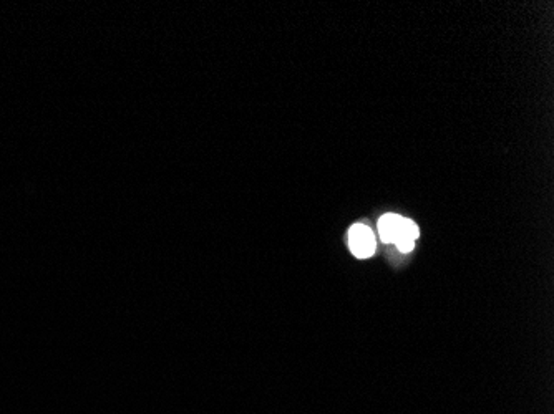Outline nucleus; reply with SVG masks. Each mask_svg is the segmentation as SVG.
Returning a JSON list of instances; mask_svg holds the SVG:
<instances>
[{
  "instance_id": "nucleus-3",
  "label": "nucleus",
  "mask_w": 554,
  "mask_h": 414,
  "mask_svg": "<svg viewBox=\"0 0 554 414\" xmlns=\"http://www.w3.org/2000/svg\"><path fill=\"white\" fill-rule=\"evenodd\" d=\"M393 244H395L398 251H402V252H410L411 249L415 247V240L407 237V235H397L395 240H393Z\"/></svg>"
},
{
  "instance_id": "nucleus-1",
  "label": "nucleus",
  "mask_w": 554,
  "mask_h": 414,
  "mask_svg": "<svg viewBox=\"0 0 554 414\" xmlns=\"http://www.w3.org/2000/svg\"><path fill=\"white\" fill-rule=\"evenodd\" d=\"M350 251L358 259H367L375 252V239L367 226L356 224L349 230Z\"/></svg>"
},
{
  "instance_id": "nucleus-2",
  "label": "nucleus",
  "mask_w": 554,
  "mask_h": 414,
  "mask_svg": "<svg viewBox=\"0 0 554 414\" xmlns=\"http://www.w3.org/2000/svg\"><path fill=\"white\" fill-rule=\"evenodd\" d=\"M402 219L403 217L395 216V214H387V216H384L382 219L379 221V230L382 240L393 244V240H395L398 234V229H400Z\"/></svg>"
}]
</instances>
